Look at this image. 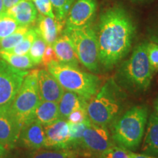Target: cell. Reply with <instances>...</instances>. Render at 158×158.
<instances>
[{"instance_id": "obj_1", "label": "cell", "mask_w": 158, "mask_h": 158, "mask_svg": "<svg viewBox=\"0 0 158 158\" xmlns=\"http://www.w3.org/2000/svg\"><path fill=\"white\" fill-rule=\"evenodd\" d=\"M94 29L100 66L106 71L112 70L131 50L135 23L127 10L116 5L102 12Z\"/></svg>"}, {"instance_id": "obj_2", "label": "cell", "mask_w": 158, "mask_h": 158, "mask_svg": "<svg viewBox=\"0 0 158 158\" xmlns=\"http://www.w3.org/2000/svg\"><path fill=\"white\" fill-rule=\"evenodd\" d=\"M147 42L138 44L130 56L118 67L114 76L116 84L124 92L141 94L149 88L154 73L147 51Z\"/></svg>"}, {"instance_id": "obj_3", "label": "cell", "mask_w": 158, "mask_h": 158, "mask_svg": "<svg viewBox=\"0 0 158 158\" xmlns=\"http://www.w3.org/2000/svg\"><path fill=\"white\" fill-rule=\"evenodd\" d=\"M125 92L110 78L89 100L88 116L92 123L109 127L124 108Z\"/></svg>"}, {"instance_id": "obj_4", "label": "cell", "mask_w": 158, "mask_h": 158, "mask_svg": "<svg viewBox=\"0 0 158 158\" xmlns=\"http://www.w3.org/2000/svg\"><path fill=\"white\" fill-rule=\"evenodd\" d=\"M149 110L145 106H135L118 116L109 126L116 145L134 151L141 145L145 133Z\"/></svg>"}, {"instance_id": "obj_5", "label": "cell", "mask_w": 158, "mask_h": 158, "mask_svg": "<svg viewBox=\"0 0 158 158\" xmlns=\"http://www.w3.org/2000/svg\"><path fill=\"white\" fill-rule=\"evenodd\" d=\"M46 68L64 89L75 92L88 101L101 87L98 76L84 72L78 67L54 61Z\"/></svg>"}, {"instance_id": "obj_6", "label": "cell", "mask_w": 158, "mask_h": 158, "mask_svg": "<svg viewBox=\"0 0 158 158\" xmlns=\"http://www.w3.org/2000/svg\"><path fill=\"white\" fill-rule=\"evenodd\" d=\"M38 71L39 70H34L26 76L14 100L10 106L21 128L35 118V110L41 101L37 81Z\"/></svg>"}, {"instance_id": "obj_7", "label": "cell", "mask_w": 158, "mask_h": 158, "mask_svg": "<svg viewBox=\"0 0 158 158\" xmlns=\"http://www.w3.org/2000/svg\"><path fill=\"white\" fill-rule=\"evenodd\" d=\"M63 32L70 40L79 62L92 73H99L100 69L98 47L94 29L92 25L83 28H67Z\"/></svg>"}, {"instance_id": "obj_8", "label": "cell", "mask_w": 158, "mask_h": 158, "mask_svg": "<svg viewBox=\"0 0 158 158\" xmlns=\"http://www.w3.org/2000/svg\"><path fill=\"white\" fill-rule=\"evenodd\" d=\"M29 71L0 61V108L10 107Z\"/></svg>"}, {"instance_id": "obj_9", "label": "cell", "mask_w": 158, "mask_h": 158, "mask_svg": "<svg viewBox=\"0 0 158 158\" xmlns=\"http://www.w3.org/2000/svg\"><path fill=\"white\" fill-rule=\"evenodd\" d=\"M114 144L108 127L92 122L85 130L78 148L97 155Z\"/></svg>"}, {"instance_id": "obj_10", "label": "cell", "mask_w": 158, "mask_h": 158, "mask_svg": "<svg viewBox=\"0 0 158 158\" xmlns=\"http://www.w3.org/2000/svg\"><path fill=\"white\" fill-rule=\"evenodd\" d=\"M97 7L96 0H75L65 19V27L79 29L92 25Z\"/></svg>"}, {"instance_id": "obj_11", "label": "cell", "mask_w": 158, "mask_h": 158, "mask_svg": "<svg viewBox=\"0 0 158 158\" xmlns=\"http://www.w3.org/2000/svg\"><path fill=\"white\" fill-rule=\"evenodd\" d=\"M44 147L53 149H70L69 124L67 120L58 118L48 125L43 126Z\"/></svg>"}, {"instance_id": "obj_12", "label": "cell", "mask_w": 158, "mask_h": 158, "mask_svg": "<svg viewBox=\"0 0 158 158\" xmlns=\"http://www.w3.org/2000/svg\"><path fill=\"white\" fill-rule=\"evenodd\" d=\"M21 130L10 108H0V144L5 148L14 147Z\"/></svg>"}, {"instance_id": "obj_13", "label": "cell", "mask_w": 158, "mask_h": 158, "mask_svg": "<svg viewBox=\"0 0 158 158\" xmlns=\"http://www.w3.org/2000/svg\"><path fill=\"white\" fill-rule=\"evenodd\" d=\"M19 141L23 147L27 149H40L44 147V127L37 119L32 118L21 128Z\"/></svg>"}, {"instance_id": "obj_14", "label": "cell", "mask_w": 158, "mask_h": 158, "mask_svg": "<svg viewBox=\"0 0 158 158\" xmlns=\"http://www.w3.org/2000/svg\"><path fill=\"white\" fill-rule=\"evenodd\" d=\"M37 81L41 100L59 102L64 90L47 69L39 70Z\"/></svg>"}, {"instance_id": "obj_15", "label": "cell", "mask_w": 158, "mask_h": 158, "mask_svg": "<svg viewBox=\"0 0 158 158\" xmlns=\"http://www.w3.org/2000/svg\"><path fill=\"white\" fill-rule=\"evenodd\" d=\"M64 23L56 18H51L40 14L37 19V31L45 41L47 45H53L62 31Z\"/></svg>"}, {"instance_id": "obj_16", "label": "cell", "mask_w": 158, "mask_h": 158, "mask_svg": "<svg viewBox=\"0 0 158 158\" xmlns=\"http://www.w3.org/2000/svg\"><path fill=\"white\" fill-rule=\"evenodd\" d=\"M19 26H29L36 21L37 10L31 0H21L6 12Z\"/></svg>"}, {"instance_id": "obj_17", "label": "cell", "mask_w": 158, "mask_h": 158, "mask_svg": "<svg viewBox=\"0 0 158 158\" xmlns=\"http://www.w3.org/2000/svg\"><path fill=\"white\" fill-rule=\"evenodd\" d=\"M146 127L141 152L156 157L158 156V114L156 112L150 114Z\"/></svg>"}, {"instance_id": "obj_18", "label": "cell", "mask_w": 158, "mask_h": 158, "mask_svg": "<svg viewBox=\"0 0 158 158\" xmlns=\"http://www.w3.org/2000/svg\"><path fill=\"white\" fill-rule=\"evenodd\" d=\"M52 46L58 62L73 67H78L79 60L73 46L68 35L63 31L62 35L56 40Z\"/></svg>"}, {"instance_id": "obj_19", "label": "cell", "mask_w": 158, "mask_h": 158, "mask_svg": "<svg viewBox=\"0 0 158 158\" xmlns=\"http://www.w3.org/2000/svg\"><path fill=\"white\" fill-rule=\"evenodd\" d=\"M88 100L70 91H64L58 102L59 118L67 120L73 111L78 108H87Z\"/></svg>"}, {"instance_id": "obj_20", "label": "cell", "mask_w": 158, "mask_h": 158, "mask_svg": "<svg viewBox=\"0 0 158 158\" xmlns=\"http://www.w3.org/2000/svg\"><path fill=\"white\" fill-rule=\"evenodd\" d=\"M35 118L43 126L56 121L59 118L58 102L41 100L35 110Z\"/></svg>"}, {"instance_id": "obj_21", "label": "cell", "mask_w": 158, "mask_h": 158, "mask_svg": "<svg viewBox=\"0 0 158 158\" xmlns=\"http://www.w3.org/2000/svg\"><path fill=\"white\" fill-rule=\"evenodd\" d=\"M0 57L12 67L20 70H26L35 66L28 54L19 55L7 51H0Z\"/></svg>"}, {"instance_id": "obj_22", "label": "cell", "mask_w": 158, "mask_h": 158, "mask_svg": "<svg viewBox=\"0 0 158 158\" xmlns=\"http://www.w3.org/2000/svg\"><path fill=\"white\" fill-rule=\"evenodd\" d=\"M92 122L89 118L80 123H70L69 124V135H70V149H78L81 141L85 130L90 125Z\"/></svg>"}, {"instance_id": "obj_23", "label": "cell", "mask_w": 158, "mask_h": 158, "mask_svg": "<svg viewBox=\"0 0 158 158\" xmlns=\"http://www.w3.org/2000/svg\"><path fill=\"white\" fill-rule=\"evenodd\" d=\"M30 27L29 26H19L14 32L0 40V51H7L14 48L24 38Z\"/></svg>"}, {"instance_id": "obj_24", "label": "cell", "mask_w": 158, "mask_h": 158, "mask_svg": "<svg viewBox=\"0 0 158 158\" xmlns=\"http://www.w3.org/2000/svg\"><path fill=\"white\" fill-rule=\"evenodd\" d=\"M37 35V30L36 27L29 28L27 35H25L24 38L17 45H15L14 48L7 50V51L19 55L28 54L29 49H30L31 45H32L35 38H36Z\"/></svg>"}, {"instance_id": "obj_25", "label": "cell", "mask_w": 158, "mask_h": 158, "mask_svg": "<svg viewBox=\"0 0 158 158\" xmlns=\"http://www.w3.org/2000/svg\"><path fill=\"white\" fill-rule=\"evenodd\" d=\"M46 46L47 43H45V41L43 39V37L40 35L38 31H37L36 38H35L32 45H31L28 53L29 56L30 57L35 65L39 64L41 63Z\"/></svg>"}, {"instance_id": "obj_26", "label": "cell", "mask_w": 158, "mask_h": 158, "mask_svg": "<svg viewBox=\"0 0 158 158\" xmlns=\"http://www.w3.org/2000/svg\"><path fill=\"white\" fill-rule=\"evenodd\" d=\"M30 158H76V152L71 149H38L31 154Z\"/></svg>"}, {"instance_id": "obj_27", "label": "cell", "mask_w": 158, "mask_h": 158, "mask_svg": "<svg viewBox=\"0 0 158 158\" xmlns=\"http://www.w3.org/2000/svg\"><path fill=\"white\" fill-rule=\"evenodd\" d=\"M54 7L56 15L55 17L58 21L65 23V19L72 7L75 0H50Z\"/></svg>"}, {"instance_id": "obj_28", "label": "cell", "mask_w": 158, "mask_h": 158, "mask_svg": "<svg viewBox=\"0 0 158 158\" xmlns=\"http://www.w3.org/2000/svg\"><path fill=\"white\" fill-rule=\"evenodd\" d=\"M19 27L16 21L5 13L0 19V40L14 32Z\"/></svg>"}, {"instance_id": "obj_29", "label": "cell", "mask_w": 158, "mask_h": 158, "mask_svg": "<svg viewBox=\"0 0 158 158\" xmlns=\"http://www.w3.org/2000/svg\"><path fill=\"white\" fill-rule=\"evenodd\" d=\"M95 156L96 158H131L130 150L116 144Z\"/></svg>"}, {"instance_id": "obj_30", "label": "cell", "mask_w": 158, "mask_h": 158, "mask_svg": "<svg viewBox=\"0 0 158 158\" xmlns=\"http://www.w3.org/2000/svg\"><path fill=\"white\" fill-rule=\"evenodd\" d=\"M147 56L154 74L158 71V45L152 42L147 43Z\"/></svg>"}, {"instance_id": "obj_31", "label": "cell", "mask_w": 158, "mask_h": 158, "mask_svg": "<svg viewBox=\"0 0 158 158\" xmlns=\"http://www.w3.org/2000/svg\"><path fill=\"white\" fill-rule=\"evenodd\" d=\"M33 2L40 14L51 18H56L54 13H53L52 5L50 0H33Z\"/></svg>"}, {"instance_id": "obj_32", "label": "cell", "mask_w": 158, "mask_h": 158, "mask_svg": "<svg viewBox=\"0 0 158 158\" xmlns=\"http://www.w3.org/2000/svg\"><path fill=\"white\" fill-rule=\"evenodd\" d=\"M89 118L87 108H78L73 110L67 118V121L70 123H80Z\"/></svg>"}, {"instance_id": "obj_33", "label": "cell", "mask_w": 158, "mask_h": 158, "mask_svg": "<svg viewBox=\"0 0 158 158\" xmlns=\"http://www.w3.org/2000/svg\"><path fill=\"white\" fill-rule=\"evenodd\" d=\"M147 37L150 42L158 45V15L148 26Z\"/></svg>"}, {"instance_id": "obj_34", "label": "cell", "mask_w": 158, "mask_h": 158, "mask_svg": "<svg viewBox=\"0 0 158 158\" xmlns=\"http://www.w3.org/2000/svg\"><path fill=\"white\" fill-rule=\"evenodd\" d=\"M54 61H58L54 48H53L52 45H47L44 54H43L41 63L43 66L47 67L51 62H54Z\"/></svg>"}, {"instance_id": "obj_35", "label": "cell", "mask_w": 158, "mask_h": 158, "mask_svg": "<svg viewBox=\"0 0 158 158\" xmlns=\"http://www.w3.org/2000/svg\"><path fill=\"white\" fill-rule=\"evenodd\" d=\"M21 0H4V10L6 13L9 9L13 7V6L19 3Z\"/></svg>"}, {"instance_id": "obj_36", "label": "cell", "mask_w": 158, "mask_h": 158, "mask_svg": "<svg viewBox=\"0 0 158 158\" xmlns=\"http://www.w3.org/2000/svg\"><path fill=\"white\" fill-rule=\"evenodd\" d=\"M130 157L131 158H158L155 156L146 155V154H136L132 151H130Z\"/></svg>"}, {"instance_id": "obj_37", "label": "cell", "mask_w": 158, "mask_h": 158, "mask_svg": "<svg viewBox=\"0 0 158 158\" xmlns=\"http://www.w3.org/2000/svg\"><path fill=\"white\" fill-rule=\"evenodd\" d=\"M6 152V148H5L3 146H2L0 144V158H2L4 155L5 154Z\"/></svg>"}, {"instance_id": "obj_38", "label": "cell", "mask_w": 158, "mask_h": 158, "mask_svg": "<svg viewBox=\"0 0 158 158\" xmlns=\"http://www.w3.org/2000/svg\"><path fill=\"white\" fill-rule=\"evenodd\" d=\"M154 107H155L156 113L158 114V98L156 99L155 102H154Z\"/></svg>"}, {"instance_id": "obj_39", "label": "cell", "mask_w": 158, "mask_h": 158, "mask_svg": "<svg viewBox=\"0 0 158 158\" xmlns=\"http://www.w3.org/2000/svg\"><path fill=\"white\" fill-rule=\"evenodd\" d=\"M0 13H5V10H4V0H0Z\"/></svg>"}, {"instance_id": "obj_40", "label": "cell", "mask_w": 158, "mask_h": 158, "mask_svg": "<svg viewBox=\"0 0 158 158\" xmlns=\"http://www.w3.org/2000/svg\"><path fill=\"white\" fill-rule=\"evenodd\" d=\"M5 13H0V19H2V17L3 16V15L5 14Z\"/></svg>"}, {"instance_id": "obj_41", "label": "cell", "mask_w": 158, "mask_h": 158, "mask_svg": "<svg viewBox=\"0 0 158 158\" xmlns=\"http://www.w3.org/2000/svg\"><path fill=\"white\" fill-rule=\"evenodd\" d=\"M131 1H133V2H141V1H143V0H131Z\"/></svg>"}]
</instances>
